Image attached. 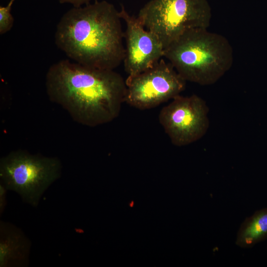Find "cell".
Segmentation results:
<instances>
[{
	"label": "cell",
	"instance_id": "6da1fadb",
	"mask_svg": "<svg viewBox=\"0 0 267 267\" xmlns=\"http://www.w3.org/2000/svg\"><path fill=\"white\" fill-rule=\"evenodd\" d=\"M49 99L74 120L95 127L119 116L125 102L126 80L114 70L91 68L67 59L52 65L45 77Z\"/></svg>",
	"mask_w": 267,
	"mask_h": 267
},
{
	"label": "cell",
	"instance_id": "7a4b0ae2",
	"mask_svg": "<svg viewBox=\"0 0 267 267\" xmlns=\"http://www.w3.org/2000/svg\"><path fill=\"white\" fill-rule=\"evenodd\" d=\"M121 19L119 11L105 0L74 6L57 24L55 44L75 62L114 70L125 56Z\"/></svg>",
	"mask_w": 267,
	"mask_h": 267
},
{
	"label": "cell",
	"instance_id": "3957f363",
	"mask_svg": "<svg viewBox=\"0 0 267 267\" xmlns=\"http://www.w3.org/2000/svg\"><path fill=\"white\" fill-rule=\"evenodd\" d=\"M164 57L186 81L213 84L232 67L233 50L223 35L206 28L184 32L164 51Z\"/></svg>",
	"mask_w": 267,
	"mask_h": 267
},
{
	"label": "cell",
	"instance_id": "277c9868",
	"mask_svg": "<svg viewBox=\"0 0 267 267\" xmlns=\"http://www.w3.org/2000/svg\"><path fill=\"white\" fill-rule=\"evenodd\" d=\"M137 17L157 37L165 49L189 30L208 29L212 12L207 0H151Z\"/></svg>",
	"mask_w": 267,
	"mask_h": 267
},
{
	"label": "cell",
	"instance_id": "5b68a950",
	"mask_svg": "<svg viewBox=\"0 0 267 267\" xmlns=\"http://www.w3.org/2000/svg\"><path fill=\"white\" fill-rule=\"evenodd\" d=\"M61 169L57 158L19 150L1 158L0 177L6 189L17 192L26 202L37 206L44 191L60 177Z\"/></svg>",
	"mask_w": 267,
	"mask_h": 267
},
{
	"label": "cell",
	"instance_id": "8992f818",
	"mask_svg": "<svg viewBox=\"0 0 267 267\" xmlns=\"http://www.w3.org/2000/svg\"><path fill=\"white\" fill-rule=\"evenodd\" d=\"M186 82L162 58L150 68L128 77L125 102L140 110L153 108L180 95Z\"/></svg>",
	"mask_w": 267,
	"mask_h": 267
},
{
	"label": "cell",
	"instance_id": "52a82bcc",
	"mask_svg": "<svg viewBox=\"0 0 267 267\" xmlns=\"http://www.w3.org/2000/svg\"><path fill=\"white\" fill-rule=\"evenodd\" d=\"M208 111L206 102L198 95H179L162 108L159 121L172 143L182 146L206 134L209 126Z\"/></svg>",
	"mask_w": 267,
	"mask_h": 267
},
{
	"label": "cell",
	"instance_id": "ba28073f",
	"mask_svg": "<svg viewBox=\"0 0 267 267\" xmlns=\"http://www.w3.org/2000/svg\"><path fill=\"white\" fill-rule=\"evenodd\" d=\"M119 12L126 26L124 68L128 76H133L150 68L164 57V48L157 37L123 5Z\"/></svg>",
	"mask_w": 267,
	"mask_h": 267
},
{
	"label": "cell",
	"instance_id": "9c48e42d",
	"mask_svg": "<svg viewBox=\"0 0 267 267\" xmlns=\"http://www.w3.org/2000/svg\"><path fill=\"white\" fill-rule=\"evenodd\" d=\"M28 243L18 229L2 223L0 225V267L25 261L29 246Z\"/></svg>",
	"mask_w": 267,
	"mask_h": 267
},
{
	"label": "cell",
	"instance_id": "30bf717a",
	"mask_svg": "<svg viewBox=\"0 0 267 267\" xmlns=\"http://www.w3.org/2000/svg\"><path fill=\"white\" fill-rule=\"evenodd\" d=\"M267 239V208L257 211L247 218L237 232L236 244L249 248Z\"/></svg>",
	"mask_w": 267,
	"mask_h": 267
},
{
	"label": "cell",
	"instance_id": "8fae6325",
	"mask_svg": "<svg viewBox=\"0 0 267 267\" xmlns=\"http://www.w3.org/2000/svg\"><path fill=\"white\" fill-rule=\"evenodd\" d=\"M15 0H10L6 6H0V34L3 35L12 27L14 18L11 13L12 5Z\"/></svg>",
	"mask_w": 267,
	"mask_h": 267
},
{
	"label": "cell",
	"instance_id": "7c38bea8",
	"mask_svg": "<svg viewBox=\"0 0 267 267\" xmlns=\"http://www.w3.org/2000/svg\"><path fill=\"white\" fill-rule=\"evenodd\" d=\"M92 0H58L60 3H68L75 7H79L88 4Z\"/></svg>",
	"mask_w": 267,
	"mask_h": 267
}]
</instances>
